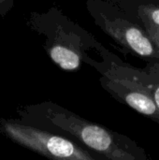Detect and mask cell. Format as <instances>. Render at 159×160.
I'll return each mask as SVG.
<instances>
[{
  "label": "cell",
  "instance_id": "6da1fadb",
  "mask_svg": "<svg viewBox=\"0 0 159 160\" xmlns=\"http://www.w3.org/2000/svg\"><path fill=\"white\" fill-rule=\"evenodd\" d=\"M35 127L67 137L107 160H150L143 147L129 137L89 121L52 102L26 109Z\"/></svg>",
  "mask_w": 159,
  "mask_h": 160
},
{
  "label": "cell",
  "instance_id": "7a4b0ae2",
  "mask_svg": "<svg viewBox=\"0 0 159 160\" xmlns=\"http://www.w3.org/2000/svg\"><path fill=\"white\" fill-rule=\"evenodd\" d=\"M31 29L46 38L44 48L51 60L65 71L78 70L90 61L87 51L100 43L77 23L71 22L57 8L47 12H32L27 20Z\"/></svg>",
  "mask_w": 159,
  "mask_h": 160
},
{
  "label": "cell",
  "instance_id": "3957f363",
  "mask_svg": "<svg viewBox=\"0 0 159 160\" xmlns=\"http://www.w3.org/2000/svg\"><path fill=\"white\" fill-rule=\"evenodd\" d=\"M97 50L103 61L97 63L91 58L88 64L100 73L101 86L119 102L159 124V109L144 82L143 70L119 62L101 44Z\"/></svg>",
  "mask_w": 159,
  "mask_h": 160
},
{
  "label": "cell",
  "instance_id": "277c9868",
  "mask_svg": "<svg viewBox=\"0 0 159 160\" xmlns=\"http://www.w3.org/2000/svg\"><path fill=\"white\" fill-rule=\"evenodd\" d=\"M86 8L95 23L116 43L148 61H159V48L141 21L113 0H87Z\"/></svg>",
  "mask_w": 159,
  "mask_h": 160
},
{
  "label": "cell",
  "instance_id": "5b68a950",
  "mask_svg": "<svg viewBox=\"0 0 159 160\" xmlns=\"http://www.w3.org/2000/svg\"><path fill=\"white\" fill-rule=\"evenodd\" d=\"M10 138L50 160H107L78 142L35 126H7Z\"/></svg>",
  "mask_w": 159,
  "mask_h": 160
},
{
  "label": "cell",
  "instance_id": "8992f818",
  "mask_svg": "<svg viewBox=\"0 0 159 160\" xmlns=\"http://www.w3.org/2000/svg\"><path fill=\"white\" fill-rule=\"evenodd\" d=\"M133 17L159 27L157 0H113Z\"/></svg>",
  "mask_w": 159,
  "mask_h": 160
},
{
  "label": "cell",
  "instance_id": "52a82bcc",
  "mask_svg": "<svg viewBox=\"0 0 159 160\" xmlns=\"http://www.w3.org/2000/svg\"><path fill=\"white\" fill-rule=\"evenodd\" d=\"M145 82L159 109V62L152 65L148 70H145Z\"/></svg>",
  "mask_w": 159,
  "mask_h": 160
},
{
  "label": "cell",
  "instance_id": "ba28073f",
  "mask_svg": "<svg viewBox=\"0 0 159 160\" xmlns=\"http://www.w3.org/2000/svg\"><path fill=\"white\" fill-rule=\"evenodd\" d=\"M141 21V20H140ZM142 24L143 25V27L146 29V31L148 32V34L150 35L151 38L153 39V41L157 44V46L159 48V27L156 26L152 23H149L145 21H141Z\"/></svg>",
  "mask_w": 159,
  "mask_h": 160
},
{
  "label": "cell",
  "instance_id": "9c48e42d",
  "mask_svg": "<svg viewBox=\"0 0 159 160\" xmlns=\"http://www.w3.org/2000/svg\"><path fill=\"white\" fill-rule=\"evenodd\" d=\"M16 0H0V17L5 16L14 6Z\"/></svg>",
  "mask_w": 159,
  "mask_h": 160
},
{
  "label": "cell",
  "instance_id": "30bf717a",
  "mask_svg": "<svg viewBox=\"0 0 159 160\" xmlns=\"http://www.w3.org/2000/svg\"><path fill=\"white\" fill-rule=\"evenodd\" d=\"M158 1H159V0H158Z\"/></svg>",
  "mask_w": 159,
  "mask_h": 160
}]
</instances>
